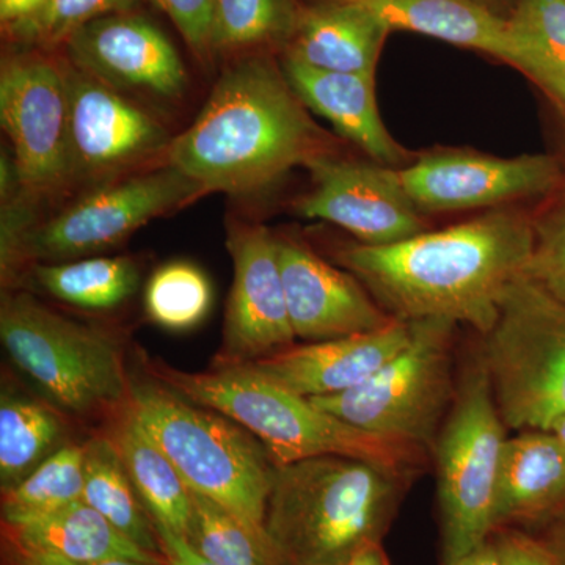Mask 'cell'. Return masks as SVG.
I'll use <instances>...</instances> for the list:
<instances>
[{"instance_id":"obj_1","label":"cell","mask_w":565,"mask_h":565,"mask_svg":"<svg viewBox=\"0 0 565 565\" xmlns=\"http://www.w3.org/2000/svg\"><path fill=\"white\" fill-rule=\"evenodd\" d=\"M533 247V221L492 211L396 244L343 243L332 256L397 321L444 319L487 337Z\"/></svg>"},{"instance_id":"obj_2","label":"cell","mask_w":565,"mask_h":565,"mask_svg":"<svg viewBox=\"0 0 565 565\" xmlns=\"http://www.w3.org/2000/svg\"><path fill=\"white\" fill-rule=\"evenodd\" d=\"M307 110L269 54L243 55L223 71L199 117L173 137L167 162L207 193L256 195L333 152Z\"/></svg>"},{"instance_id":"obj_3","label":"cell","mask_w":565,"mask_h":565,"mask_svg":"<svg viewBox=\"0 0 565 565\" xmlns=\"http://www.w3.org/2000/svg\"><path fill=\"white\" fill-rule=\"evenodd\" d=\"M412 478L343 456L275 467L266 531L282 565H345L384 541Z\"/></svg>"},{"instance_id":"obj_4","label":"cell","mask_w":565,"mask_h":565,"mask_svg":"<svg viewBox=\"0 0 565 565\" xmlns=\"http://www.w3.org/2000/svg\"><path fill=\"white\" fill-rule=\"evenodd\" d=\"M152 381L184 399L221 412L250 430L275 467L319 456H343L415 478L429 452L418 446L364 433L289 392L248 364L212 366L188 373L156 359H145Z\"/></svg>"},{"instance_id":"obj_5","label":"cell","mask_w":565,"mask_h":565,"mask_svg":"<svg viewBox=\"0 0 565 565\" xmlns=\"http://www.w3.org/2000/svg\"><path fill=\"white\" fill-rule=\"evenodd\" d=\"M126 408L166 452L189 489L269 537L266 509L275 465L250 430L159 382L132 384Z\"/></svg>"},{"instance_id":"obj_6","label":"cell","mask_w":565,"mask_h":565,"mask_svg":"<svg viewBox=\"0 0 565 565\" xmlns=\"http://www.w3.org/2000/svg\"><path fill=\"white\" fill-rule=\"evenodd\" d=\"M508 426L494 399L484 352L468 353L456 396L433 448L441 565L459 561L493 531V500Z\"/></svg>"},{"instance_id":"obj_7","label":"cell","mask_w":565,"mask_h":565,"mask_svg":"<svg viewBox=\"0 0 565 565\" xmlns=\"http://www.w3.org/2000/svg\"><path fill=\"white\" fill-rule=\"evenodd\" d=\"M0 340L13 363L63 411L79 416L122 412L131 397L117 341L55 313L28 292L0 307Z\"/></svg>"},{"instance_id":"obj_8","label":"cell","mask_w":565,"mask_h":565,"mask_svg":"<svg viewBox=\"0 0 565 565\" xmlns=\"http://www.w3.org/2000/svg\"><path fill=\"white\" fill-rule=\"evenodd\" d=\"M411 323V343L373 377L349 392L310 401L356 429L418 446L430 455L456 396V323L444 319Z\"/></svg>"},{"instance_id":"obj_9","label":"cell","mask_w":565,"mask_h":565,"mask_svg":"<svg viewBox=\"0 0 565 565\" xmlns=\"http://www.w3.org/2000/svg\"><path fill=\"white\" fill-rule=\"evenodd\" d=\"M508 429H550L565 416V302L523 275L482 345Z\"/></svg>"},{"instance_id":"obj_10","label":"cell","mask_w":565,"mask_h":565,"mask_svg":"<svg viewBox=\"0 0 565 565\" xmlns=\"http://www.w3.org/2000/svg\"><path fill=\"white\" fill-rule=\"evenodd\" d=\"M206 193L169 162L104 181L54 217L33 226L22 243L20 263L73 262L117 247L148 222Z\"/></svg>"},{"instance_id":"obj_11","label":"cell","mask_w":565,"mask_h":565,"mask_svg":"<svg viewBox=\"0 0 565 565\" xmlns=\"http://www.w3.org/2000/svg\"><path fill=\"white\" fill-rule=\"evenodd\" d=\"M0 120L22 188L43 196L68 184V85L65 62L25 47L3 57Z\"/></svg>"},{"instance_id":"obj_12","label":"cell","mask_w":565,"mask_h":565,"mask_svg":"<svg viewBox=\"0 0 565 565\" xmlns=\"http://www.w3.org/2000/svg\"><path fill=\"white\" fill-rule=\"evenodd\" d=\"M65 62L70 180L109 181L167 154L172 137L139 104Z\"/></svg>"},{"instance_id":"obj_13","label":"cell","mask_w":565,"mask_h":565,"mask_svg":"<svg viewBox=\"0 0 565 565\" xmlns=\"http://www.w3.org/2000/svg\"><path fill=\"white\" fill-rule=\"evenodd\" d=\"M307 170L311 189L294 202V214L333 223L366 245L396 244L426 232L399 170L333 152L315 159Z\"/></svg>"},{"instance_id":"obj_14","label":"cell","mask_w":565,"mask_h":565,"mask_svg":"<svg viewBox=\"0 0 565 565\" xmlns=\"http://www.w3.org/2000/svg\"><path fill=\"white\" fill-rule=\"evenodd\" d=\"M226 248L234 278L222 349L212 366L258 362L296 343L274 234L258 223L233 221Z\"/></svg>"},{"instance_id":"obj_15","label":"cell","mask_w":565,"mask_h":565,"mask_svg":"<svg viewBox=\"0 0 565 565\" xmlns=\"http://www.w3.org/2000/svg\"><path fill=\"white\" fill-rule=\"evenodd\" d=\"M422 214L493 207L552 195L564 182L563 166L550 154L494 158L470 151L423 156L399 170Z\"/></svg>"},{"instance_id":"obj_16","label":"cell","mask_w":565,"mask_h":565,"mask_svg":"<svg viewBox=\"0 0 565 565\" xmlns=\"http://www.w3.org/2000/svg\"><path fill=\"white\" fill-rule=\"evenodd\" d=\"M65 61L118 92L178 99L188 71L172 41L141 14H107L87 22L62 44Z\"/></svg>"},{"instance_id":"obj_17","label":"cell","mask_w":565,"mask_h":565,"mask_svg":"<svg viewBox=\"0 0 565 565\" xmlns=\"http://www.w3.org/2000/svg\"><path fill=\"white\" fill-rule=\"evenodd\" d=\"M286 302L296 338L337 340L392 326V318L345 269H338L311 248L288 236H275Z\"/></svg>"},{"instance_id":"obj_18","label":"cell","mask_w":565,"mask_h":565,"mask_svg":"<svg viewBox=\"0 0 565 565\" xmlns=\"http://www.w3.org/2000/svg\"><path fill=\"white\" fill-rule=\"evenodd\" d=\"M411 340L412 323L396 321L375 332L294 344L247 364L282 388L315 399L337 396L362 385Z\"/></svg>"},{"instance_id":"obj_19","label":"cell","mask_w":565,"mask_h":565,"mask_svg":"<svg viewBox=\"0 0 565 565\" xmlns=\"http://www.w3.org/2000/svg\"><path fill=\"white\" fill-rule=\"evenodd\" d=\"M564 509L563 440L548 429L520 430L508 437L494 487L493 531L544 526Z\"/></svg>"},{"instance_id":"obj_20","label":"cell","mask_w":565,"mask_h":565,"mask_svg":"<svg viewBox=\"0 0 565 565\" xmlns=\"http://www.w3.org/2000/svg\"><path fill=\"white\" fill-rule=\"evenodd\" d=\"M281 70L303 106L326 118L371 161L393 169L407 161L408 152L393 139L382 120L374 76L319 70L286 55Z\"/></svg>"},{"instance_id":"obj_21","label":"cell","mask_w":565,"mask_h":565,"mask_svg":"<svg viewBox=\"0 0 565 565\" xmlns=\"http://www.w3.org/2000/svg\"><path fill=\"white\" fill-rule=\"evenodd\" d=\"M388 28L362 9L333 2H300L282 55L315 68L375 76Z\"/></svg>"},{"instance_id":"obj_22","label":"cell","mask_w":565,"mask_h":565,"mask_svg":"<svg viewBox=\"0 0 565 565\" xmlns=\"http://www.w3.org/2000/svg\"><path fill=\"white\" fill-rule=\"evenodd\" d=\"M356 7L390 31H408L481 51L514 66L508 20L476 0H300Z\"/></svg>"},{"instance_id":"obj_23","label":"cell","mask_w":565,"mask_h":565,"mask_svg":"<svg viewBox=\"0 0 565 565\" xmlns=\"http://www.w3.org/2000/svg\"><path fill=\"white\" fill-rule=\"evenodd\" d=\"M3 534L10 545L51 553L77 563L126 559L169 565L167 557L151 555L129 541L84 500L21 525H3Z\"/></svg>"},{"instance_id":"obj_24","label":"cell","mask_w":565,"mask_h":565,"mask_svg":"<svg viewBox=\"0 0 565 565\" xmlns=\"http://www.w3.org/2000/svg\"><path fill=\"white\" fill-rule=\"evenodd\" d=\"M110 437L154 523L185 537L191 526V490L169 457L128 408L121 412Z\"/></svg>"},{"instance_id":"obj_25","label":"cell","mask_w":565,"mask_h":565,"mask_svg":"<svg viewBox=\"0 0 565 565\" xmlns=\"http://www.w3.org/2000/svg\"><path fill=\"white\" fill-rule=\"evenodd\" d=\"M84 473L82 500L145 552L167 557L154 520L137 493L110 435H96L84 445Z\"/></svg>"},{"instance_id":"obj_26","label":"cell","mask_w":565,"mask_h":565,"mask_svg":"<svg viewBox=\"0 0 565 565\" xmlns=\"http://www.w3.org/2000/svg\"><path fill=\"white\" fill-rule=\"evenodd\" d=\"M65 438V424L50 405L10 392L0 404V484L2 492L46 462Z\"/></svg>"},{"instance_id":"obj_27","label":"cell","mask_w":565,"mask_h":565,"mask_svg":"<svg viewBox=\"0 0 565 565\" xmlns=\"http://www.w3.org/2000/svg\"><path fill=\"white\" fill-rule=\"evenodd\" d=\"M33 278L62 302L87 310H110L139 286L137 264L126 256H93L62 263H36Z\"/></svg>"},{"instance_id":"obj_28","label":"cell","mask_w":565,"mask_h":565,"mask_svg":"<svg viewBox=\"0 0 565 565\" xmlns=\"http://www.w3.org/2000/svg\"><path fill=\"white\" fill-rule=\"evenodd\" d=\"M299 0H215L212 55L263 54L285 50L296 25Z\"/></svg>"},{"instance_id":"obj_29","label":"cell","mask_w":565,"mask_h":565,"mask_svg":"<svg viewBox=\"0 0 565 565\" xmlns=\"http://www.w3.org/2000/svg\"><path fill=\"white\" fill-rule=\"evenodd\" d=\"M191 526L184 539L207 563L282 565L269 537L255 533L232 512L202 493L191 490Z\"/></svg>"},{"instance_id":"obj_30","label":"cell","mask_w":565,"mask_h":565,"mask_svg":"<svg viewBox=\"0 0 565 565\" xmlns=\"http://www.w3.org/2000/svg\"><path fill=\"white\" fill-rule=\"evenodd\" d=\"M84 446L65 445L31 476L2 492L3 525H21L84 498Z\"/></svg>"},{"instance_id":"obj_31","label":"cell","mask_w":565,"mask_h":565,"mask_svg":"<svg viewBox=\"0 0 565 565\" xmlns=\"http://www.w3.org/2000/svg\"><path fill=\"white\" fill-rule=\"evenodd\" d=\"M145 313L156 326L172 332L195 329L210 315L212 286L210 278L195 264H163L147 282Z\"/></svg>"},{"instance_id":"obj_32","label":"cell","mask_w":565,"mask_h":565,"mask_svg":"<svg viewBox=\"0 0 565 565\" xmlns=\"http://www.w3.org/2000/svg\"><path fill=\"white\" fill-rule=\"evenodd\" d=\"M508 25L514 68L539 85L565 58V0H519Z\"/></svg>"},{"instance_id":"obj_33","label":"cell","mask_w":565,"mask_h":565,"mask_svg":"<svg viewBox=\"0 0 565 565\" xmlns=\"http://www.w3.org/2000/svg\"><path fill=\"white\" fill-rule=\"evenodd\" d=\"M139 0H47L36 13L3 25L7 35L24 47H62L71 33L107 14L132 11Z\"/></svg>"},{"instance_id":"obj_34","label":"cell","mask_w":565,"mask_h":565,"mask_svg":"<svg viewBox=\"0 0 565 565\" xmlns=\"http://www.w3.org/2000/svg\"><path fill=\"white\" fill-rule=\"evenodd\" d=\"M533 221L534 247L526 277L565 302V182Z\"/></svg>"},{"instance_id":"obj_35","label":"cell","mask_w":565,"mask_h":565,"mask_svg":"<svg viewBox=\"0 0 565 565\" xmlns=\"http://www.w3.org/2000/svg\"><path fill=\"white\" fill-rule=\"evenodd\" d=\"M172 20L200 61L212 57L211 31L215 0H150Z\"/></svg>"},{"instance_id":"obj_36","label":"cell","mask_w":565,"mask_h":565,"mask_svg":"<svg viewBox=\"0 0 565 565\" xmlns=\"http://www.w3.org/2000/svg\"><path fill=\"white\" fill-rule=\"evenodd\" d=\"M490 537L501 565H559L544 542L522 527H498Z\"/></svg>"},{"instance_id":"obj_37","label":"cell","mask_w":565,"mask_h":565,"mask_svg":"<svg viewBox=\"0 0 565 565\" xmlns=\"http://www.w3.org/2000/svg\"><path fill=\"white\" fill-rule=\"evenodd\" d=\"M9 548L11 563H13V565H150L126 559L77 563V561L65 559V557L62 556L51 555V553L36 552V550L22 548V546L9 544Z\"/></svg>"},{"instance_id":"obj_38","label":"cell","mask_w":565,"mask_h":565,"mask_svg":"<svg viewBox=\"0 0 565 565\" xmlns=\"http://www.w3.org/2000/svg\"><path fill=\"white\" fill-rule=\"evenodd\" d=\"M154 525L169 565H214L203 559L182 535L173 533L169 527L158 525V523Z\"/></svg>"},{"instance_id":"obj_39","label":"cell","mask_w":565,"mask_h":565,"mask_svg":"<svg viewBox=\"0 0 565 565\" xmlns=\"http://www.w3.org/2000/svg\"><path fill=\"white\" fill-rule=\"evenodd\" d=\"M544 527V533L537 535L546 545V548L555 556L557 564L565 565V509L555 519L550 520Z\"/></svg>"},{"instance_id":"obj_40","label":"cell","mask_w":565,"mask_h":565,"mask_svg":"<svg viewBox=\"0 0 565 565\" xmlns=\"http://www.w3.org/2000/svg\"><path fill=\"white\" fill-rule=\"evenodd\" d=\"M47 0H0V20L2 25L24 20L36 13Z\"/></svg>"},{"instance_id":"obj_41","label":"cell","mask_w":565,"mask_h":565,"mask_svg":"<svg viewBox=\"0 0 565 565\" xmlns=\"http://www.w3.org/2000/svg\"><path fill=\"white\" fill-rule=\"evenodd\" d=\"M449 565H501V559L492 537H489L484 544L478 546L473 552Z\"/></svg>"},{"instance_id":"obj_42","label":"cell","mask_w":565,"mask_h":565,"mask_svg":"<svg viewBox=\"0 0 565 565\" xmlns=\"http://www.w3.org/2000/svg\"><path fill=\"white\" fill-rule=\"evenodd\" d=\"M348 565H392V563H390V557L386 555L384 544L375 542V544L359 550Z\"/></svg>"},{"instance_id":"obj_43","label":"cell","mask_w":565,"mask_h":565,"mask_svg":"<svg viewBox=\"0 0 565 565\" xmlns=\"http://www.w3.org/2000/svg\"><path fill=\"white\" fill-rule=\"evenodd\" d=\"M548 430H553V433H555L565 445V416L564 418L557 419V422L553 424V426L550 427Z\"/></svg>"},{"instance_id":"obj_44","label":"cell","mask_w":565,"mask_h":565,"mask_svg":"<svg viewBox=\"0 0 565 565\" xmlns=\"http://www.w3.org/2000/svg\"><path fill=\"white\" fill-rule=\"evenodd\" d=\"M345 565H348V564H345Z\"/></svg>"}]
</instances>
